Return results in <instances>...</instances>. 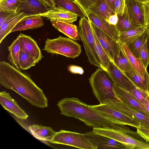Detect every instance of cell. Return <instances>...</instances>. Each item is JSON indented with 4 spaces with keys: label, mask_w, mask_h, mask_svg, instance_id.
I'll return each mask as SVG.
<instances>
[{
    "label": "cell",
    "mask_w": 149,
    "mask_h": 149,
    "mask_svg": "<svg viewBox=\"0 0 149 149\" xmlns=\"http://www.w3.org/2000/svg\"><path fill=\"white\" fill-rule=\"evenodd\" d=\"M0 84L33 106L42 108L48 107V100L42 90L31 77L4 61L0 62Z\"/></svg>",
    "instance_id": "6da1fadb"
},
{
    "label": "cell",
    "mask_w": 149,
    "mask_h": 149,
    "mask_svg": "<svg viewBox=\"0 0 149 149\" xmlns=\"http://www.w3.org/2000/svg\"><path fill=\"white\" fill-rule=\"evenodd\" d=\"M139 2H140L141 3H144L146 2L147 1H149V0H136Z\"/></svg>",
    "instance_id": "f907efd6"
},
{
    "label": "cell",
    "mask_w": 149,
    "mask_h": 149,
    "mask_svg": "<svg viewBox=\"0 0 149 149\" xmlns=\"http://www.w3.org/2000/svg\"><path fill=\"white\" fill-rule=\"evenodd\" d=\"M89 81L93 93L100 104L107 100H120L114 91L112 79L103 69L97 68L91 75Z\"/></svg>",
    "instance_id": "3957f363"
},
{
    "label": "cell",
    "mask_w": 149,
    "mask_h": 149,
    "mask_svg": "<svg viewBox=\"0 0 149 149\" xmlns=\"http://www.w3.org/2000/svg\"><path fill=\"white\" fill-rule=\"evenodd\" d=\"M143 105L146 109L149 112V93L148 92Z\"/></svg>",
    "instance_id": "7dc6e473"
},
{
    "label": "cell",
    "mask_w": 149,
    "mask_h": 149,
    "mask_svg": "<svg viewBox=\"0 0 149 149\" xmlns=\"http://www.w3.org/2000/svg\"><path fill=\"white\" fill-rule=\"evenodd\" d=\"M139 58L145 68L147 69L149 64V54L147 47L146 41L142 46Z\"/></svg>",
    "instance_id": "8d00e7d4"
},
{
    "label": "cell",
    "mask_w": 149,
    "mask_h": 149,
    "mask_svg": "<svg viewBox=\"0 0 149 149\" xmlns=\"http://www.w3.org/2000/svg\"><path fill=\"white\" fill-rule=\"evenodd\" d=\"M57 105L61 114L78 119L90 127H109L120 131L126 127L125 125L117 124L104 117L91 105L77 98H62Z\"/></svg>",
    "instance_id": "7a4b0ae2"
},
{
    "label": "cell",
    "mask_w": 149,
    "mask_h": 149,
    "mask_svg": "<svg viewBox=\"0 0 149 149\" xmlns=\"http://www.w3.org/2000/svg\"><path fill=\"white\" fill-rule=\"evenodd\" d=\"M102 116L118 124L128 125L136 127L140 126V123L121 112L104 104L91 105Z\"/></svg>",
    "instance_id": "9c48e42d"
},
{
    "label": "cell",
    "mask_w": 149,
    "mask_h": 149,
    "mask_svg": "<svg viewBox=\"0 0 149 149\" xmlns=\"http://www.w3.org/2000/svg\"><path fill=\"white\" fill-rule=\"evenodd\" d=\"M118 20L116 26L120 33L134 28H140L133 24L130 21L125 8L123 15L118 14Z\"/></svg>",
    "instance_id": "4dcf8cb0"
},
{
    "label": "cell",
    "mask_w": 149,
    "mask_h": 149,
    "mask_svg": "<svg viewBox=\"0 0 149 149\" xmlns=\"http://www.w3.org/2000/svg\"><path fill=\"white\" fill-rule=\"evenodd\" d=\"M146 31L149 34V24L145 27Z\"/></svg>",
    "instance_id": "681fc988"
},
{
    "label": "cell",
    "mask_w": 149,
    "mask_h": 149,
    "mask_svg": "<svg viewBox=\"0 0 149 149\" xmlns=\"http://www.w3.org/2000/svg\"><path fill=\"white\" fill-rule=\"evenodd\" d=\"M136 132L147 142H149V130L140 127L136 128Z\"/></svg>",
    "instance_id": "ab89813d"
},
{
    "label": "cell",
    "mask_w": 149,
    "mask_h": 149,
    "mask_svg": "<svg viewBox=\"0 0 149 149\" xmlns=\"http://www.w3.org/2000/svg\"><path fill=\"white\" fill-rule=\"evenodd\" d=\"M89 21L100 44L112 61L115 57L118 56L120 53V48L119 43Z\"/></svg>",
    "instance_id": "30bf717a"
},
{
    "label": "cell",
    "mask_w": 149,
    "mask_h": 149,
    "mask_svg": "<svg viewBox=\"0 0 149 149\" xmlns=\"http://www.w3.org/2000/svg\"><path fill=\"white\" fill-rule=\"evenodd\" d=\"M70 71L74 74H82L84 72L83 70L81 67L74 65H70L68 68Z\"/></svg>",
    "instance_id": "7bdbcfd3"
},
{
    "label": "cell",
    "mask_w": 149,
    "mask_h": 149,
    "mask_svg": "<svg viewBox=\"0 0 149 149\" xmlns=\"http://www.w3.org/2000/svg\"><path fill=\"white\" fill-rule=\"evenodd\" d=\"M19 60L21 71L26 70L35 66L37 63L30 54L23 51H20Z\"/></svg>",
    "instance_id": "e575fe53"
},
{
    "label": "cell",
    "mask_w": 149,
    "mask_h": 149,
    "mask_svg": "<svg viewBox=\"0 0 149 149\" xmlns=\"http://www.w3.org/2000/svg\"><path fill=\"white\" fill-rule=\"evenodd\" d=\"M88 9L107 21L110 16L115 13L109 7L105 0H97L95 3Z\"/></svg>",
    "instance_id": "f1b7e54d"
},
{
    "label": "cell",
    "mask_w": 149,
    "mask_h": 149,
    "mask_svg": "<svg viewBox=\"0 0 149 149\" xmlns=\"http://www.w3.org/2000/svg\"><path fill=\"white\" fill-rule=\"evenodd\" d=\"M86 137L97 149H131L130 147L109 137L99 134L93 131L84 134Z\"/></svg>",
    "instance_id": "8fae6325"
},
{
    "label": "cell",
    "mask_w": 149,
    "mask_h": 149,
    "mask_svg": "<svg viewBox=\"0 0 149 149\" xmlns=\"http://www.w3.org/2000/svg\"><path fill=\"white\" fill-rule=\"evenodd\" d=\"M103 104L108 105L114 109L138 122L139 127L149 130V117L138 109L125 103L121 100L119 101L107 100Z\"/></svg>",
    "instance_id": "ba28073f"
},
{
    "label": "cell",
    "mask_w": 149,
    "mask_h": 149,
    "mask_svg": "<svg viewBox=\"0 0 149 149\" xmlns=\"http://www.w3.org/2000/svg\"><path fill=\"white\" fill-rule=\"evenodd\" d=\"M9 51L8 59L13 66L21 71L19 56L20 49L19 41L17 38L8 47Z\"/></svg>",
    "instance_id": "4316f807"
},
{
    "label": "cell",
    "mask_w": 149,
    "mask_h": 149,
    "mask_svg": "<svg viewBox=\"0 0 149 149\" xmlns=\"http://www.w3.org/2000/svg\"><path fill=\"white\" fill-rule=\"evenodd\" d=\"M105 1L110 8L115 13L114 4L116 0H105Z\"/></svg>",
    "instance_id": "bcb514c9"
},
{
    "label": "cell",
    "mask_w": 149,
    "mask_h": 149,
    "mask_svg": "<svg viewBox=\"0 0 149 149\" xmlns=\"http://www.w3.org/2000/svg\"><path fill=\"white\" fill-rule=\"evenodd\" d=\"M113 87L117 95L122 101L138 109L149 117V112L144 106L132 96L128 91L114 84Z\"/></svg>",
    "instance_id": "d6986e66"
},
{
    "label": "cell",
    "mask_w": 149,
    "mask_h": 149,
    "mask_svg": "<svg viewBox=\"0 0 149 149\" xmlns=\"http://www.w3.org/2000/svg\"></svg>",
    "instance_id": "f5cc1de1"
},
{
    "label": "cell",
    "mask_w": 149,
    "mask_h": 149,
    "mask_svg": "<svg viewBox=\"0 0 149 149\" xmlns=\"http://www.w3.org/2000/svg\"><path fill=\"white\" fill-rule=\"evenodd\" d=\"M93 31L95 40L96 52L99 58L102 68L106 71L111 60L101 46L93 30Z\"/></svg>",
    "instance_id": "1f68e13d"
},
{
    "label": "cell",
    "mask_w": 149,
    "mask_h": 149,
    "mask_svg": "<svg viewBox=\"0 0 149 149\" xmlns=\"http://www.w3.org/2000/svg\"><path fill=\"white\" fill-rule=\"evenodd\" d=\"M128 92L132 96L143 105L147 95L148 92H146L137 87H136Z\"/></svg>",
    "instance_id": "d590c367"
},
{
    "label": "cell",
    "mask_w": 149,
    "mask_h": 149,
    "mask_svg": "<svg viewBox=\"0 0 149 149\" xmlns=\"http://www.w3.org/2000/svg\"><path fill=\"white\" fill-rule=\"evenodd\" d=\"M112 61L124 73L128 71L133 67L121 49L119 56L115 57Z\"/></svg>",
    "instance_id": "836d02e7"
},
{
    "label": "cell",
    "mask_w": 149,
    "mask_h": 149,
    "mask_svg": "<svg viewBox=\"0 0 149 149\" xmlns=\"http://www.w3.org/2000/svg\"><path fill=\"white\" fill-rule=\"evenodd\" d=\"M118 14L115 13L109 17L107 21L110 24L116 25L118 22Z\"/></svg>",
    "instance_id": "ee69618b"
},
{
    "label": "cell",
    "mask_w": 149,
    "mask_h": 149,
    "mask_svg": "<svg viewBox=\"0 0 149 149\" xmlns=\"http://www.w3.org/2000/svg\"><path fill=\"white\" fill-rule=\"evenodd\" d=\"M145 27L149 24V1L143 3Z\"/></svg>",
    "instance_id": "60d3db41"
},
{
    "label": "cell",
    "mask_w": 149,
    "mask_h": 149,
    "mask_svg": "<svg viewBox=\"0 0 149 149\" xmlns=\"http://www.w3.org/2000/svg\"><path fill=\"white\" fill-rule=\"evenodd\" d=\"M125 6V0H116L114 4L115 13L123 15L124 12Z\"/></svg>",
    "instance_id": "f35d334b"
},
{
    "label": "cell",
    "mask_w": 149,
    "mask_h": 149,
    "mask_svg": "<svg viewBox=\"0 0 149 149\" xmlns=\"http://www.w3.org/2000/svg\"><path fill=\"white\" fill-rule=\"evenodd\" d=\"M125 7L130 21L139 27H145L143 3L136 0H125Z\"/></svg>",
    "instance_id": "7c38bea8"
},
{
    "label": "cell",
    "mask_w": 149,
    "mask_h": 149,
    "mask_svg": "<svg viewBox=\"0 0 149 149\" xmlns=\"http://www.w3.org/2000/svg\"><path fill=\"white\" fill-rule=\"evenodd\" d=\"M120 49L135 70L141 75H143L147 72L139 58L135 56L130 51L127 45L119 42Z\"/></svg>",
    "instance_id": "d4e9b609"
},
{
    "label": "cell",
    "mask_w": 149,
    "mask_h": 149,
    "mask_svg": "<svg viewBox=\"0 0 149 149\" xmlns=\"http://www.w3.org/2000/svg\"><path fill=\"white\" fill-rule=\"evenodd\" d=\"M50 142L82 149H97L84 134L63 130L56 132Z\"/></svg>",
    "instance_id": "8992f818"
},
{
    "label": "cell",
    "mask_w": 149,
    "mask_h": 149,
    "mask_svg": "<svg viewBox=\"0 0 149 149\" xmlns=\"http://www.w3.org/2000/svg\"><path fill=\"white\" fill-rule=\"evenodd\" d=\"M124 73L137 87L146 92L148 91L149 74L147 71L141 76L133 67L129 71Z\"/></svg>",
    "instance_id": "cb8c5ba5"
},
{
    "label": "cell",
    "mask_w": 149,
    "mask_h": 149,
    "mask_svg": "<svg viewBox=\"0 0 149 149\" xmlns=\"http://www.w3.org/2000/svg\"><path fill=\"white\" fill-rule=\"evenodd\" d=\"M148 92L149 93V82H148Z\"/></svg>",
    "instance_id": "816d5d0a"
},
{
    "label": "cell",
    "mask_w": 149,
    "mask_h": 149,
    "mask_svg": "<svg viewBox=\"0 0 149 149\" xmlns=\"http://www.w3.org/2000/svg\"><path fill=\"white\" fill-rule=\"evenodd\" d=\"M149 36V34L146 31L142 35L127 45L131 52L136 57L139 58L143 45Z\"/></svg>",
    "instance_id": "f546056e"
},
{
    "label": "cell",
    "mask_w": 149,
    "mask_h": 149,
    "mask_svg": "<svg viewBox=\"0 0 149 149\" xmlns=\"http://www.w3.org/2000/svg\"><path fill=\"white\" fill-rule=\"evenodd\" d=\"M52 26L56 29L74 40L80 38L77 26L66 22L56 20H50Z\"/></svg>",
    "instance_id": "ffe728a7"
},
{
    "label": "cell",
    "mask_w": 149,
    "mask_h": 149,
    "mask_svg": "<svg viewBox=\"0 0 149 149\" xmlns=\"http://www.w3.org/2000/svg\"><path fill=\"white\" fill-rule=\"evenodd\" d=\"M146 44L147 49L148 52L149 54V36L148 37L146 40Z\"/></svg>",
    "instance_id": "c3c4849f"
},
{
    "label": "cell",
    "mask_w": 149,
    "mask_h": 149,
    "mask_svg": "<svg viewBox=\"0 0 149 149\" xmlns=\"http://www.w3.org/2000/svg\"><path fill=\"white\" fill-rule=\"evenodd\" d=\"M19 42L20 51L32 56L38 63L43 58L36 42L31 36L20 33L17 38Z\"/></svg>",
    "instance_id": "9a60e30c"
},
{
    "label": "cell",
    "mask_w": 149,
    "mask_h": 149,
    "mask_svg": "<svg viewBox=\"0 0 149 149\" xmlns=\"http://www.w3.org/2000/svg\"><path fill=\"white\" fill-rule=\"evenodd\" d=\"M106 71L108 73L114 84L130 91L137 87L125 73L111 61L109 63Z\"/></svg>",
    "instance_id": "5bb4252c"
},
{
    "label": "cell",
    "mask_w": 149,
    "mask_h": 149,
    "mask_svg": "<svg viewBox=\"0 0 149 149\" xmlns=\"http://www.w3.org/2000/svg\"><path fill=\"white\" fill-rule=\"evenodd\" d=\"M0 103L3 108L14 115L17 118L26 120L28 115L22 109L10 95L5 91L0 92Z\"/></svg>",
    "instance_id": "2e32d148"
},
{
    "label": "cell",
    "mask_w": 149,
    "mask_h": 149,
    "mask_svg": "<svg viewBox=\"0 0 149 149\" xmlns=\"http://www.w3.org/2000/svg\"><path fill=\"white\" fill-rule=\"evenodd\" d=\"M56 6L73 13L81 17L85 16L82 8L72 0H53Z\"/></svg>",
    "instance_id": "484cf974"
},
{
    "label": "cell",
    "mask_w": 149,
    "mask_h": 149,
    "mask_svg": "<svg viewBox=\"0 0 149 149\" xmlns=\"http://www.w3.org/2000/svg\"><path fill=\"white\" fill-rule=\"evenodd\" d=\"M36 16L45 17L50 20H58L71 23L76 21L78 17L73 13L57 6L50 8L46 13Z\"/></svg>",
    "instance_id": "e0dca14e"
},
{
    "label": "cell",
    "mask_w": 149,
    "mask_h": 149,
    "mask_svg": "<svg viewBox=\"0 0 149 149\" xmlns=\"http://www.w3.org/2000/svg\"><path fill=\"white\" fill-rule=\"evenodd\" d=\"M95 133L106 136L129 146L131 149H149V143L138 140L131 134L109 127H93Z\"/></svg>",
    "instance_id": "52a82bcc"
},
{
    "label": "cell",
    "mask_w": 149,
    "mask_h": 149,
    "mask_svg": "<svg viewBox=\"0 0 149 149\" xmlns=\"http://www.w3.org/2000/svg\"><path fill=\"white\" fill-rule=\"evenodd\" d=\"M38 0H25L21 3L17 11L24 13L28 16L43 14L48 11L50 8Z\"/></svg>",
    "instance_id": "ac0fdd59"
},
{
    "label": "cell",
    "mask_w": 149,
    "mask_h": 149,
    "mask_svg": "<svg viewBox=\"0 0 149 149\" xmlns=\"http://www.w3.org/2000/svg\"><path fill=\"white\" fill-rule=\"evenodd\" d=\"M82 8L83 11L88 9L94 5L97 0H73Z\"/></svg>",
    "instance_id": "74e56055"
},
{
    "label": "cell",
    "mask_w": 149,
    "mask_h": 149,
    "mask_svg": "<svg viewBox=\"0 0 149 149\" xmlns=\"http://www.w3.org/2000/svg\"><path fill=\"white\" fill-rule=\"evenodd\" d=\"M25 0H0V12L16 13L20 5Z\"/></svg>",
    "instance_id": "d6a6232c"
},
{
    "label": "cell",
    "mask_w": 149,
    "mask_h": 149,
    "mask_svg": "<svg viewBox=\"0 0 149 149\" xmlns=\"http://www.w3.org/2000/svg\"><path fill=\"white\" fill-rule=\"evenodd\" d=\"M145 31V28L140 27L120 33L119 42L128 45L142 35Z\"/></svg>",
    "instance_id": "83f0119b"
},
{
    "label": "cell",
    "mask_w": 149,
    "mask_h": 149,
    "mask_svg": "<svg viewBox=\"0 0 149 149\" xmlns=\"http://www.w3.org/2000/svg\"><path fill=\"white\" fill-rule=\"evenodd\" d=\"M28 129L35 138L45 141L50 142L56 133L51 127L38 125H30Z\"/></svg>",
    "instance_id": "603a6c76"
},
{
    "label": "cell",
    "mask_w": 149,
    "mask_h": 149,
    "mask_svg": "<svg viewBox=\"0 0 149 149\" xmlns=\"http://www.w3.org/2000/svg\"><path fill=\"white\" fill-rule=\"evenodd\" d=\"M49 8H52L56 6L53 0H38Z\"/></svg>",
    "instance_id": "f6af8a7d"
},
{
    "label": "cell",
    "mask_w": 149,
    "mask_h": 149,
    "mask_svg": "<svg viewBox=\"0 0 149 149\" xmlns=\"http://www.w3.org/2000/svg\"><path fill=\"white\" fill-rule=\"evenodd\" d=\"M28 16L24 13L18 12L9 17L0 26V43L22 19Z\"/></svg>",
    "instance_id": "7402d4cb"
},
{
    "label": "cell",
    "mask_w": 149,
    "mask_h": 149,
    "mask_svg": "<svg viewBox=\"0 0 149 149\" xmlns=\"http://www.w3.org/2000/svg\"><path fill=\"white\" fill-rule=\"evenodd\" d=\"M15 13L10 12H0V26L5 21Z\"/></svg>",
    "instance_id": "b9f144b4"
},
{
    "label": "cell",
    "mask_w": 149,
    "mask_h": 149,
    "mask_svg": "<svg viewBox=\"0 0 149 149\" xmlns=\"http://www.w3.org/2000/svg\"><path fill=\"white\" fill-rule=\"evenodd\" d=\"M44 24L43 21L40 16H27L21 19L13 29L11 32L34 29L42 26Z\"/></svg>",
    "instance_id": "44dd1931"
},
{
    "label": "cell",
    "mask_w": 149,
    "mask_h": 149,
    "mask_svg": "<svg viewBox=\"0 0 149 149\" xmlns=\"http://www.w3.org/2000/svg\"><path fill=\"white\" fill-rule=\"evenodd\" d=\"M89 21L107 34L116 42H119L120 32L116 25L110 24L106 20L94 13L88 9L84 11Z\"/></svg>",
    "instance_id": "4fadbf2b"
},
{
    "label": "cell",
    "mask_w": 149,
    "mask_h": 149,
    "mask_svg": "<svg viewBox=\"0 0 149 149\" xmlns=\"http://www.w3.org/2000/svg\"><path fill=\"white\" fill-rule=\"evenodd\" d=\"M43 50L48 53L59 54L74 58L80 54V45L69 38L61 36L54 39L47 38L45 42Z\"/></svg>",
    "instance_id": "5b68a950"
},
{
    "label": "cell",
    "mask_w": 149,
    "mask_h": 149,
    "mask_svg": "<svg viewBox=\"0 0 149 149\" xmlns=\"http://www.w3.org/2000/svg\"><path fill=\"white\" fill-rule=\"evenodd\" d=\"M78 31L88 61L91 64L102 68L96 52L93 30L89 21L85 17H81L80 19Z\"/></svg>",
    "instance_id": "277c9868"
}]
</instances>
